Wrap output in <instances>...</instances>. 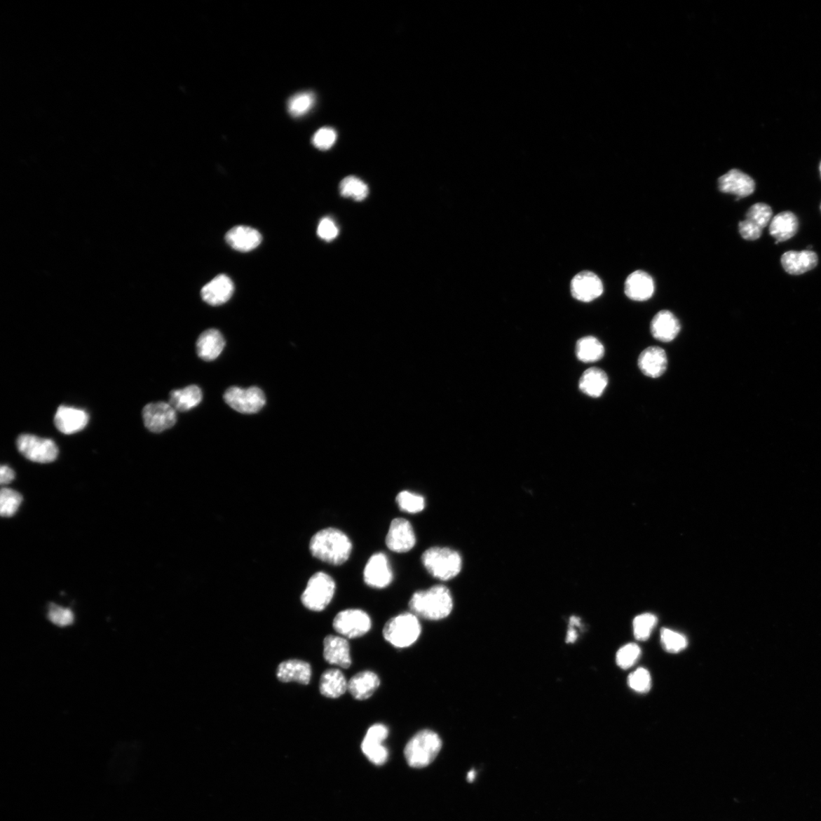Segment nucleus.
Segmentation results:
<instances>
[{
	"mask_svg": "<svg viewBox=\"0 0 821 821\" xmlns=\"http://www.w3.org/2000/svg\"><path fill=\"white\" fill-rule=\"evenodd\" d=\"M16 445L20 453L34 463H52L55 461L59 454L58 447L52 440L32 435H20Z\"/></svg>",
	"mask_w": 821,
	"mask_h": 821,
	"instance_id": "nucleus-7",
	"label": "nucleus"
},
{
	"mask_svg": "<svg viewBox=\"0 0 821 821\" xmlns=\"http://www.w3.org/2000/svg\"><path fill=\"white\" fill-rule=\"evenodd\" d=\"M421 633L419 618L413 613H400L387 621L383 630L386 642L395 648H407L416 643Z\"/></svg>",
	"mask_w": 821,
	"mask_h": 821,
	"instance_id": "nucleus-5",
	"label": "nucleus"
},
{
	"mask_svg": "<svg viewBox=\"0 0 821 821\" xmlns=\"http://www.w3.org/2000/svg\"><path fill=\"white\" fill-rule=\"evenodd\" d=\"M88 421V414L84 410L65 405L60 406L54 418L57 428L67 435L83 430Z\"/></svg>",
	"mask_w": 821,
	"mask_h": 821,
	"instance_id": "nucleus-17",
	"label": "nucleus"
},
{
	"mask_svg": "<svg viewBox=\"0 0 821 821\" xmlns=\"http://www.w3.org/2000/svg\"><path fill=\"white\" fill-rule=\"evenodd\" d=\"M781 264L787 273L791 275H801L815 269L818 264V257L815 252L803 250L785 252Z\"/></svg>",
	"mask_w": 821,
	"mask_h": 821,
	"instance_id": "nucleus-21",
	"label": "nucleus"
},
{
	"mask_svg": "<svg viewBox=\"0 0 821 821\" xmlns=\"http://www.w3.org/2000/svg\"><path fill=\"white\" fill-rule=\"evenodd\" d=\"M233 290L234 286L231 279L227 276L219 275L203 287L201 295L207 304L219 306L231 299Z\"/></svg>",
	"mask_w": 821,
	"mask_h": 821,
	"instance_id": "nucleus-20",
	"label": "nucleus"
},
{
	"mask_svg": "<svg viewBox=\"0 0 821 821\" xmlns=\"http://www.w3.org/2000/svg\"><path fill=\"white\" fill-rule=\"evenodd\" d=\"M176 412L170 403H149L142 410L144 425L151 432H163L175 426L177 422Z\"/></svg>",
	"mask_w": 821,
	"mask_h": 821,
	"instance_id": "nucleus-10",
	"label": "nucleus"
},
{
	"mask_svg": "<svg viewBox=\"0 0 821 821\" xmlns=\"http://www.w3.org/2000/svg\"><path fill=\"white\" fill-rule=\"evenodd\" d=\"M336 592V583L326 573L318 572L312 576L301 595L304 606L313 611L326 609Z\"/></svg>",
	"mask_w": 821,
	"mask_h": 821,
	"instance_id": "nucleus-6",
	"label": "nucleus"
},
{
	"mask_svg": "<svg viewBox=\"0 0 821 821\" xmlns=\"http://www.w3.org/2000/svg\"><path fill=\"white\" fill-rule=\"evenodd\" d=\"M389 735V729L381 724L369 727L362 743V750L368 760L377 766L384 765L389 757V752L383 745Z\"/></svg>",
	"mask_w": 821,
	"mask_h": 821,
	"instance_id": "nucleus-12",
	"label": "nucleus"
},
{
	"mask_svg": "<svg viewBox=\"0 0 821 821\" xmlns=\"http://www.w3.org/2000/svg\"><path fill=\"white\" fill-rule=\"evenodd\" d=\"M224 400L231 408L242 414L259 412L266 404V396L263 391L257 386L242 389L232 386L225 392Z\"/></svg>",
	"mask_w": 821,
	"mask_h": 821,
	"instance_id": "nucleus-8",
	"label": "nucleus"
},
{
	"mask_svg": "<svg viewBox=\"0 0 821 821\" xmlns=\"http://www.w3.org/2000/svg\"><path fill=\"white\" fill-rule=\"evenodd\" d=\"M718 186L721 193L735 195L738 198L750 196L755 191L754 180L742 171L736 169L731 170L720 177Z\"/></svg>",
	"mask_w": 821,
	"mask_h": 821,
	"instance_id": "nucleus-16",
	"label": "nucleus"
},
{
	"mask_svg": "<svg viewBox=\"0 0 821 821\" xmlns=\"http://www.w3.org/2000/svg\"><path fill=\"white\" fill-rule=\"evenodd\" d=\"M225 239L233 249L246 252L256 249L263 238L257 230L240 225L231 229Z\"/></svg>",
	"mask_w": 821,
	"mask_h": 821,
	"instance_id": "nucleus-26",
	"label": "nucleus"
},
{
	"mask_svg": "<svg viewBox=\"0 0 821 821\" xmlns=\"http://www.w3.org/2000/svg\"><path fill=\"white\" fill-rule=\"evenodd\" d=\"M381 680L372 671H364L354 675L348 681V691L355 699L365 700L371 698L380 687Z\"/></svg>",
	"mask_w": 821,
	"mask_h": 821,
	"instance_id": "nucleus-25",
	"label": "nucleus"
},
{
	"mask_svg": "<svg viewBox=\"0 0 821 821\" xmlns=\"http://www.w3.org/2000/svg\"><path fill=\"white\" fill-rule=\"evenodd\" d=\"M651 332L653 337L661 341L669 342L678 337L680 330V322L670 311H661L653 318L651 322Z\"/></svg>",
	"mask_w": 821,
	"mask_h": 821,
	"instance_id": "nucleus-23",
	"label": "nucleus"
},
{
	"mask_svg": "<svg viewBox=\"0 0 821 821\" xmlns=\"http://www.w3.org/2000/svg\"><path fill=\"white\" fill-rule=\"evenodd\" d=\"M656 624L657 618L653 613H646L637 616L633 622L635 638L640 642L648 639Z\"/></svg>",
	"mask_w": 821,
	"mask_h": 821,
	"instance_id": "nucleus-38",
	"label": "nucleus"
},
{
	"mask_svg": "<svg viewBox=\"0 0 821 821\" xmlns=\"http://www.w3.org/2000/svg\"><path fill=\"white\" fill-rule=\"evenodd\" d=\"M642 649L635 644H629L621 647L616 655V663L623 670H628L638 661Z\"/></svg>",
	"mask_w": 821,
	"mask_h": 821,
	"instance_id": "nucleus-39",
	"label": "nucleus"
},
{
	"mask_svg": "<svg viewBox=\"0 0 821 821\" xmlns=\"http://www.w3.org/2000/svg\"><path fill=\"white\" fill-rule=\"evenodd\" d=\"M416 544V537L413 527L407 520L394 519L386 538V545L396 553H405Z\"/></svg>",
	"mask_w": 821,
	"mask_h": 821,
	"instance_id": "nucleus-13",
	"label": "nucleus"
},
{
	"mask_svg": "<svg viewBox=\"0 0 821 821\" xmlns=\"http://www.w3.org/2000/svg\"><path fill=\"white\" fill-rule=\"evenodd\" d=\"M660 635L662 645L667 652L678 653L688 646L687 637L672 630L663 628Z\"/></svg>",
	"mask_w": 821,
	"mask_h": 821,
	"instance_id": "nucleus-37",
	"label": "nucleus"
},
{
	"mask_svg": "<svg viewBox=\"0 0 821 821\" xmlns=\"http://www.w3.org/2000/svg\"><path fill=\"white\" fill-rule=\"evenodd\" d=\"M276 674L278 679L282 682L295 681L306 685L311 681L312 670L308 663L291 660L279 665Z\"/></svg>",
	"mask_w": 821,
	"mask_h": 821,
	"instance_id": "nucleus-27",
	"label": "nucleus"
},
{
	"mask_svg": "<svg viewBox=\"0 0 821 821\" xmlns=\"http://www.w3.org/2000/svg\"><path fill=\"white\" fill-rule=\"evenodd\" d=\"M318 234L323 240L330 242L337 238L339 229L334 221L330 218H325L318 225Z\"/></svg>",
	"mask_w": 821,
	"mask_h": 821,
	"instance_id": "nucleus-43",
	"label": "nucleus"
},
{
	"mask_svg": "<svg viewBox=\"0 0 821 821\" xmlns=\"http://www.w3.org/2000/svg\"><path fill=\"white\" fill-rule=\"evenodd\" d=\"M224 346L222 334L215 329L205 330L196 341L197 354L205 362H212L219 358Z\"/></svg>",
	"mask_w": 821,
	"mask_h": 821,
	"instance_id": "nucleus-24",
	"label": "nucleus"
},
{
	"mask_svg": "<svg viewBox=\"0 0 821 821\" xmlns=\"http://www.w3.org/2000/svg\"><path fill=\"white\" fill-rule=\"evenodd\" d=\"M654 291L653 279L644 271H635L626 279L625 292L630 300L640 302L646 301L651 299Z\"/></svg>",
	"mask_w": 821,
	"mask_h": 821,
	"instance_id": "nucleus-19",
	"label": "nucleus"
},
{
	"mask_svg": "<svg viewBox=\"0 0 821 821\" xmlns=\"http://www.w3.org/2000/svg\"><path fill=\"white\" fill-rule=\"evenodd\" d=\"M203 393L200 387L191 385L184 389L173 391L170 394V405L178 412H187L202 402Z\"/></svg>",
	"mask_w": 821,
	"mask_h": 821,
	"instance_id": "nucleus-30",
	"label": "nucleus"
},
{
	"mask_svg": "<svg viewBox=\"0 0 821 821\" xmlns=\"http://www.w3.org/2000/svg\"><path fill=\"white\" fill-rule=\"evenodd\" d=\"M315 103V95L311 92H304L292 96L287 102V111L294 117L308 114Z\"/></svg>",
	"mask_w": 821,
	"mask_h": 821,
	"instance_id": "nucleus-34",
	"label": "nucleus"
},
{
	"mask_svg": "<svg viewBox=\"0 0 821 821\" xmlns=\"http://www.w3.org/2000/svg\"><path fill=\"white\" fill-rule=\"evenodd\" d=\"M771 207L765 203H756L746 214L744 221L740 222V234L747 240H756L761 238L763 230L772 219Z\"/></svg>",
	"mask_w": 821,
	"mask_h": 821,
	"instance_id": "nucleus-11",
	"label": "nucleus"
},
{
	"mask_svg": "<svg viewBox=\"0 0 821 821\" xmlns=\"http://www.w3.org/2000/svg\"><path fill=\"white\" fill-rule=\"evenodd\" d=\"M310 551L319 560L332 565L346 563L353 551V543L344 531L335 528L320 530L311 540Z\"/></svg>",
	"mask_w": 821,
	"mask_h": 821,
	"instance_id": "nucleus-1",
	"label": "nucleus"
},
{
	"mask_svg": "<svg viewBox=\"0 0 821 821\" xmlns=\"http://www.w3.org/2000/svg\"><path fill=\"white\" fill-rule=\"evenodd\" d=\"M395 501L401 510L409 513H418L426 508L425 498L421 495L409 491L400 492Z\"/></svg>",
	"mask_w": 821,
	"mask_h": 821,
	"instance_id": "nucleus-36",
	"label": "nucleus"
},
{
	"mask_svg": "<svg viewBox=\"0 0 821 821\" xmlns=\"http://www.w3.org/2000/svg\"><path fill=\"white\" fill-rule=\"evenodd\" d=\"M442 741L434 731L423 729L414 735L406 745L404 754L411 768H426L436 759Z\"/></svg>",
	"mask_w": 821,
	"mask_h": 821,
	"instance_id": "nucleus-3",
	"label": "nucleus"
},
{
	"mask_svg": "<svg viewBox=\"0 0 821 821\" xmlns=\"http://www.w3.org/2000/svg\"><path fill=\"white\" fill-rule=\"evenodd\" d=\"M366 584L374 589H384L393 580L392 568L384 553H375L369 557L364 571Z\"/></svg>",
	"mask_w": 821,
	"mask_h": 821,
	"instance_id": "nucleus-14",
	"label": "nucleus"
},
{
	"mask_svg": "<svg viewBox=\"0 0 821 821\" xmlns=\"http://www.w3.org/2000/svg\"><path fill=\"white\" fill-rule=\"evenodd\" d=\"M323 657L331 665L348 669L351 665L350 645L346 637L329 635L324 639Z\"/></svg>",
	"mask_w": 821,
	"mask_h": 821,
	"instance_id": "nucleus-18",
	"label": "nucleus"
},
{
	"mask_svg": "<svg viewBox=\"0 0 821 821\" xmlns=\"http://www.w3.org/2000/svg\"><path fill=\"white\" fill-rule=\"evenodd\" d=\"M339 191L342 196L353 198L358 202L365 200L369 194L367 185L363 180L355 176H348L342 179Z\"/></svg>",
	"mask_w": 821,
	"mask_h": 821,
	"instance_id": "nucleus-33",
	"label": "nucleus"
},
{
	"mask_svg": "<svg viewBox=\"0 0 821 821\" xmlns=\"http://www.w3.org/2000/svg\"><path fill=\"white\" fill-rule=\"evenodd\" d=\"M48 615L52 623L58 627L69 626L74 621L73 611L69 609L62 608L54 604H50Z\"/></svg>",
	"mask_w": 821,
	"mask_h": 821,
	"instance_id": "nucleus-41",
	"label": "nucleus"
},
{
	"mask_svg": "<svg viewBox=\"0 0 821 821\" xmlns=\"http://www.w3.org/2000/svg\"><path fill=\"white\" fill-rule=\"evenodd\" d=\"M609 384L608 376L602 369L592 367L583 373L580 380L581 391L594 398L601 396Z\"/></svg>",
	"mask_w": 821,
	"mask_h": 821,
	"instance_id": "nucleus-31",
	"label": "nucleus"
},
{
	"mask_svg": "<svg viewBox=\"0 0 821 821\" xmlns=\"http://www.w3.org/2000/svg\"><path fill=\"white\" fill-rule=\"evenodd\" d=\"M820 208H821V206H820Z\"/></svg>",
	"mask_w": 821,
	"mask_h": 821,
	"instance_id": "nucleus-47",
	"label": "nucleus"
},
{
	"mask_svg": "<svg viewBox=\"0 0 821 821\" xmlns=\"http://www.w3.org/2000/svg\"><path fill=\"white\" fill-rule=\"evenodd\" d=\"M576 355L584 363L597 362L603 358L604 348L597 338L586 337L576 342Z\"/></svg>",
	"mask_w": 821,
	"mask_h": 821,
	"instance_id": "nucleus-32",
	"label": "nucleus"
},
{
	"mask_svg": "<svg viewBox=\"0 0 821 821\" xmlns=\"http://www.w3.org/2000/svg\"><path fill=\"white\" fill-rule=\"evenodd\" d=\"M571 294L575 299L589 303L599 297L604 291L600 278L590 271H583L571 281Z\"/></svg>",
	"mask_w": 821,
	"mask_h": 821,
	"instance_id": "nucleus-15",
	"label": "nucleus"
},
{
	"mask_svg": "<svg viewBox=\"0 0 821 821\" xmlns=\"http://www.w3.org/2000/svg\"><path fill=\"white\" fill-rule=\"evenodd\" d=\"M22 496L18 491L3 489L0 492V514L3 517H11L19 510Z\"/></svg>",
	"mask_w": 821,
	"mask_h": 821,
	"instance_id": "nucleus-35",
	"label": "nucleus"
},
{
	"mask_svg": "<svg viewBox=\"0 0 821 821\" xmlns=\"http://www.w3.org/2000/svg\"><path fill=\"white\" fill-rule=\"evenodd\" d=\"M337 140V133L330 128L320 129L313 137L312 142L315 148L326 151L331 149Z\"/></svg>",
	"mask_w": 821,
	"mask_h": 821,
	"instance_id": "nucleus-42",
	"label": "nucleus"
},
{
	"mask_svg": "<svg viewBox=\"0 0 821 821\" xmlns=\"http://www.w3.org/2000/svg\"><path fill=\"white\" fill-rule=\"evenodd\" d=\"M798 229V219L791 212H783L775 215L770 225L771 236L777 240V245L795 236Z\"/></svg>",
	"mask_w": 821,
	"mask_h": 821,
	"instance_id": "nucleus-28",
	"label": "nucleus"
},
{
	"mask_svg": "<svg viewBox=\"0 0 821 821\" xmlns=\"http://www.w3.org/2000/svg\"><path fill=\"white\" fill-rule=\"evenodd\" d=\"M475 775H476V773L474 771L468 772V777H467L468 781L469 782H473L475 779Z\"/></svg>",
	"mask_w": 821,
	"mask_h": 821,
	"instance_id": "nucleus-45",
	"label": "nucleus"
},
{
	"mask_svg": "<svg viewBox=\"0 0 821 821\" xmlns=\"http://www.w3.org/2000/svg\"><path fill=\"white\" fill-rule=\"evenodd\" d=\"M409 606L412 613L418 618L439 620L450 615L454 601L447 586L436 585L428 590L414 592Z\"/></svg>",
	"mask_w": 821,
	"mask_h": 821,
	"instance_id": "nucleus-2",
	"label": "nucleus"
},
{
	"mask_svg": "<svg viewBox=\"0 0 821 821\" xmlns=\"http://www.w3.org/2000/svg\"><path fill=\"white\" fill-rule=\"evenodd\" d=\"M333 628L346 638H357L365 635L372 629V621L367 613L360 609L341 611L333 620Z\"/></svg>",
	"mask_w": 821,
	"mask_h": 821,
	"instance_id": "nucleus-9",
	"label": "nucleus"
},
{
	"mask_svg": "<svg viewBox=\"0 0 821 821\" xmlns=\"http://www.w3.org/2000/svg\"><path fill=\"white\" fill-rule=\"evenodd\" d=\"M15 473L13 469L7 466H2L0 468V483L2 484H8L11 483L15 478Z\"/></svg>",
	"mask_w": 821,
	"mask_h": 821,
	"instance_id": "nucleus-44",
	"label": "nucleus"
},
{
	"mask_svg": "<svg viewBox=\"0 0 821 821\" xmlns=\"http://www.w3.org/2000/svg\"><path fill=\"white\" fill-rule=\"evenodd\" d=\"M421 562L432 576L443 581L454 578L463 566L461 556L449 548H428L423 553Z\"/></svg>",
	"mask_w": 821,
	"mask_h": 821,
	"instance_id": "nucleus-4",
	"label": "nucleus"
},
{
	"mask_svg": "<svg viewBox=\"0 0 821 821\" xmlns=\"http://www.w3.org/2000/svg\"><path fill=\"white\" fill-rule=\"evenodd\" d=\"M628 685L636 692L647 693L651 688V675L646 670L639 667L629 675Z\"/></svg>",
	"mask_w": 821,
	"mask_h": 821,
	"instance_id": "nucleus-40",
	"label": "nucleus"
},
{
	"mask_svg": "<svg viewBox=\"0 0 821 821\" xmlns=\"http://www.w3.org/2000/svg\"><path fill=\"white\" fill-rule=\"evenodd\" d=\"M820 173H821V164H820Z\"/></svg>",
	"mask_w": 821,
	"mask_h": 821,
	"instance_id": "nucleus-46",
	"label": "nucleus"
},
{
	"mask_svg": "<svg viewBox=\"0 0 821 821\" xmlns=\"http://www.w3.org/2000/svg\"><path fill=\"white\" fill-rule=\"evenodd\" d=\"M348 684L344 674L339 670H328L321 676L320 691L324 697L336 699L348 691Z\"/></svg>",
	"mask_w": 821,
	"mask_h": 821,
	"instance_id": "nucleus-29",
	"label": "nucleus"
},
{
	"mask_svg": "<svg viewBox=\"0 0 821 821\" xmlns=\"http://www.w3.org/2000/svg\"><path fill=\"white\" fill-rule=\"evenodd\" d=\"M638 366L640 371L649 377L661 376L665 372L667 366L665 350L657 346L646 348L639 356Z\"/></svg>",
	"mask_w": 821,
	"mask_h": 821,
	"instance_id": "nucleus-22",
	"label": "nucleus"
}]
</instances>
